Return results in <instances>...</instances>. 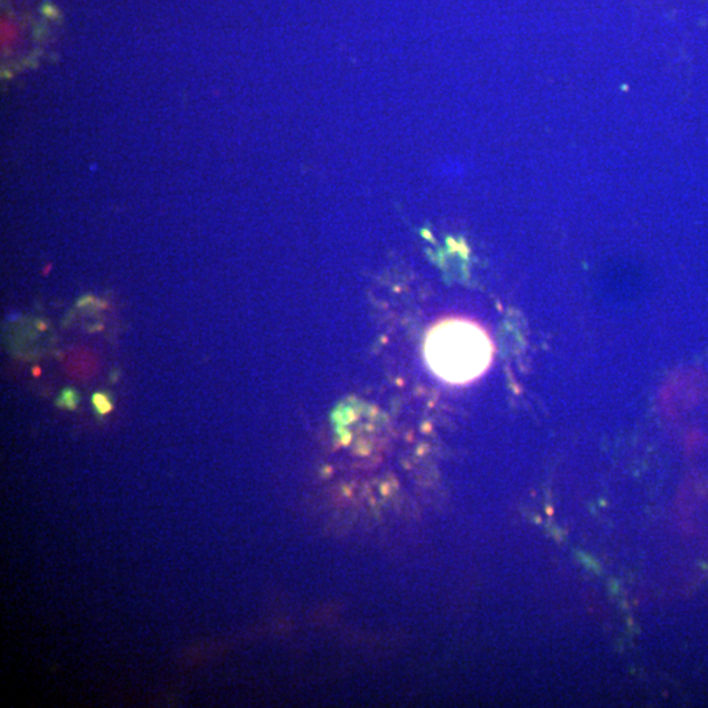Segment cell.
Masks as SVG:
<instances>
[{"mask_svg": "<svg viewBox=\"0 0 708 708\" xmlns=\"http://www.w3.org/2000/svg\"><path fill=\"white\" fill-rule=\"evenodd\" d=\"M91 402H92L96 415L99 417L107 416L113 411L112 396L108 393L100 391V393H93Z\"/></svg>", "mask_w": 708, "mask_h": 708, "instance_id": "cell-2", "label": "cell"}, {"mask_svg": "<svg viewBox=\"0 0 708 708\" xmlns=\"http://www.w3.org/2000/svg\"><path fill=\"white\" fill-rule=\"evenodd\" d=\"M34 375L38 377L40 375V369H34Z\"/></svg>", "mask_w": 708, "mask_h": 708, "instance_id": "cell-4", "label": "cell"}, {"mask_svg": "<svg viewBox=\"0 0 708 708\" xmlns=\"http://www.w3.org/2000/svg\"><path fill=\"white\" fill-rule=\"evenodd\" d=\"M424 354L427 366L441 381L469 384L491 368L494 344L483 327L463 317H449L427 333Z\"/></svg>", "mask_w": 708, "mask_h": 708, "instance_id": "cell-1", "label": "cell"}, {"mask_svg": "<svg viewBox=\"0 0 708 708\" xmlns=\"http://www.w3.org/2000/svg\"><path fill=\"white\" fill-rule=\"evenodd\" d=\"M80 403V395L78 391L72 387H66L62 390L61 395L56 400V404L59 408H65L68 411H75Z\"/></svg>", "mask_w": 708, "mask_h": 708, "instance_id": "cell-3", "label": "cell"}]
</instances>
